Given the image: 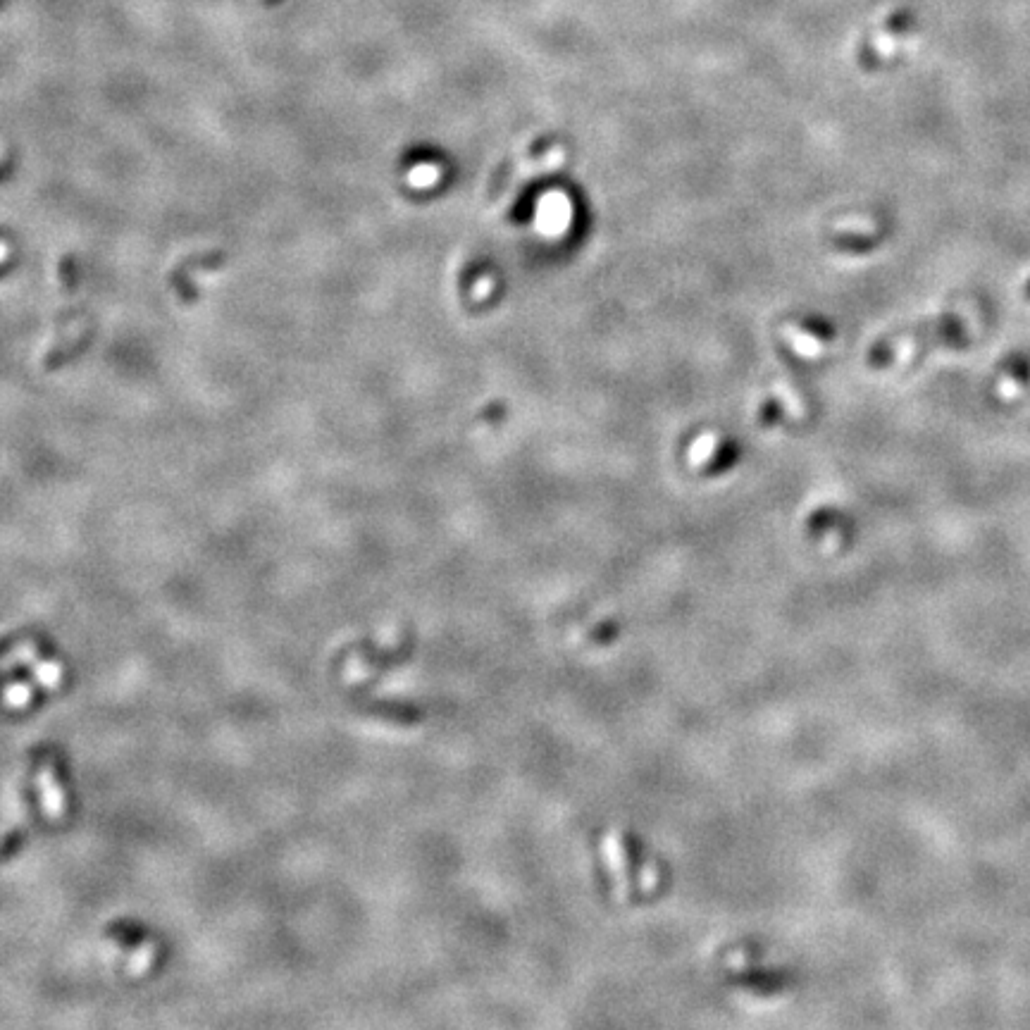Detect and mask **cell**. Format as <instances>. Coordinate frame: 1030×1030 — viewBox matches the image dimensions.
<instances>
[{
  "label": "cell",
  "instance_id": "1",
  "mask_svg": "<svg viewBox=\"0 0 1030 1030\" xmlns=\"http://www.w3.org/2000/svg\"><path fill=\"white\" fill-rule=\"evenodd\" d=\"M43 790H46V797H43V799H46V802H43V804H46L48 814H51V816L60 814V811H62V794H60L58 787H55L53 780L48 778V773H46V783H43Z\"/></svg>",
  "mask_w": 1030,
  "mask_h": 1030
}]
</instances>
